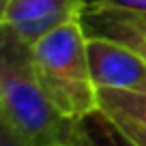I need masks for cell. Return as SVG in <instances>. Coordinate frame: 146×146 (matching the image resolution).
Masks as SVG:
<instances>
[{"mask_svg": "<svg viewBox=\"0 0 146 146\" xmlns=\"http://www.w3.org/2000/svg\"><path fill=\"white\" fill-rule=\"evenodd\" d=\"M0 146H35V144H30L15 129H11L7 123L0 120Z\"/></svg>", "mask_w": 146, "mask_h": 146, "instance_id": "obj_10", "label": "cell"}, {"mask_svg": "<svg viewBox=\"0 0 146 146\" xmlns=\"http://www.w3.org/2000/svg\"><path fill=\"white\" fill-rule=\"evenodd\" d=\"M99 110L105 114H120L146 127V92L99 88Z\"/></svg>", "mask_w": 146, "mask_h": 146, "instance_id": "obj_6", "label": "cell"}, {"mask_svg": "<svg viewBox=\"0 0 146 146\" xmlns=\"http://www.w3.org/2000/svg\"><path fill=\"white\" fill-rule=\"evenodd\" d=\"M86 7H105V9L146 13V0H86Z\"/></svg>", "mask_w": 146, "mask_h": 146, "instance_id": "obj_9", "label": "cell"}, {"mask_svg": "<svg viewBox=\"0 0 146 146\" xmlns=\"http://www.w3.org/2000/svg\"><path fill=\"white\" fill-rule=\"evenodd\" d=\"M7 2H9V0H0V7H5V5H7Z\"/></svg>", "mask_w": 146, "mask_h": 146, "instance_id": "obj_12", "label": "cell"}, {"mask_svg": "<svg viewBox=\"0 0 146 146\" xmlns=\"http://www.w3.org/2000/svg\"><path fill=\"white\" fill-rule=\"evenodd\" d=\"M86 0H9L2 7V28L30 45L43 35L82 17Z\"/></svg>", "mask_w": 146, "mask_h": 146, "instance_id": "obj_3", "label": "cell"}, {"mask_svg": "<svg viewBox=\"0 0 146 146\" xmlns=\"http://www.w3.org/2000/svg\"><path fill=\"white\" fill-rule=\"evenodd\" d=\"M110 118L114 120V125L133 142L135 146H146V127L135 120L127 118V116H120V114H108Z\"/></svg>", "mask_w": 146, "mask_h": 146, "instance_id": "obj_8", "label": "cell"}, {"mask_svg": "<svg viewBox=\"0 0 146 146\" xmlns=\"http://www.w3.org/2000/svg\"><path fill=\"white\" fill-rule=\"evenodd\" d=\"M0 120L35 146H82V118L60 112L43 92L30 67L28 45L2 28Z\"/></svg>", "mask_w": 146, "mask_h": 146, "instance_id": "obj_1", "label": "cell"}, {"mask_svg": "<svg viewBox=\"0 0 146 146\" xmlns=\"http://www.w3.org/2000/svg\"><path fill=\"white\" fill-rule=\"evenodd\" d=\"M84 137L82 146H135L105 112L95 110L82 118Z\"/></svg>", "mask_w": 146, "mask_h": 146, "instance_id": "obj_7", "label": "cell"}, {"mask_svg": "<svg viewBox=\"0 0 146 146\" xmlns=\"http://www.w3.org/2000/svg\"><path fill=\"white\" fill-rule=\"evenodd\" d=\"M35 80L52 103L73 118L99 110V88L88 62V36L80 19L64 24L28 45Z\"/></svg>", "mask_w": 146, "mask_h": 146, "instance_id": "obj_2", "label": "cell"}, {"mask_svg": "<svg viewBox=\"0 0 146 146\" xmlns=\"http://www.w3.org/2000/svg\"><path fill=\"white\" fill-rule=\"evenodd\" d=\"M86 36H103L123 45H146V13L105 7H84L82 17Z\"/></svg>", "mask_w": 146, "mask_h": 146, "instance_id": "obj_5", "label": "cell"}, {"mask_svg": "<svg viewBox=\"0 0 146 146\" xmlns=\"http://www.w3.org/2000/svg\"><path fill=\"white\" fill-rule=\"evenodd\" d=\"M127 47H131V50H135L137 54H140L142 58L146 60V45H142V43H135V45H127Z\"/></svg>", "mask_w": 146, "mask_h": 146, "instance_id": "obj_11", "label": "cell"}, {"mask_svg": "<svg viewBox=\"0 0 146 146\" xmlns=\"http://www.w3.org/2000/svg\"><path fill=\"white\" fill-rule=\"evenodd\" d=\"M88 62L97 88L146 92V60L131 47L103 36H88Z\"/></svg>", "mask_w": 146, "mask_h": 146, "instance_id": "obj_4", "label": "cell"}]
</instances>
